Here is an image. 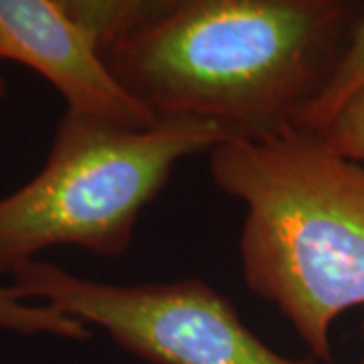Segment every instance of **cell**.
<instances>
[{"mask_svg": "<svg viewBox=\"0 0 364 364\" xmlns=\"http://www.w3.org/2000/svg\"><path fill=\"white\" fill-rule=\"evenodd\" d=\"M363 330H364V324H363ZM363 364H364V360H363Z\"/></svg>", "mask_w": 364, "mask_h": 364, "instance_id": "obj_11", "label": "cell"}, {"mask_svg": "<svg viewBox=\"0 0 364 364\" xmlns=\"http://www.w3.org/2000/svg\"><path fill=\"white\" fill-rule=\"evenodd\" d=\"M364 90V9L352 28L348 45L340 57L338 65L330 75L324 91L306 112L299 132L318 134L330 124V119Z\"/></svg>", "mask_w": 364, "mask_h": 364, "instance_id": "obj_7", "label": "cell"}, {"mask_svg": "<svg viewBox=\"0 0 364 364\" xmlns=\"http://www.w3.org/2000/svg\"><path fill=\"white\" fill-rule=\"evenodd\" d=\"M223 142L208 126L122 130L65 112L43 170L0 198V275H13L55 245L124 255L142 210L166 186L174 166Z\"/></svg>", "mask_w": 364, "mask_h": 364, "instance_id": "obj_3", "label": "cell"}, {"mask_svg": "<svg viewBox=\"0 0 364 364\" xmlns=\"http://www.w3.org/2000/svg\"><path fill=\"white\" fill-rule=\"evenodd\" d=\"M4 59L47 79L65 97L67 112L122 130L154 126L112 77L102 53L63 0H0V61Z\"/></svg>", "mask_w": 364, "mask_h": 364, "instance_id": "obj_5", "label": "cell"}, {"mask_svg": "<svg viewBox=\"0 0 364 364\" xmlns=\"http://www.w3.org/2000/svg\"><path fill=\"white\" fill-rule=\"evenodd\" d=\"M63 4L104 55L116 43L160 18L172 0H63Z\"/></svg>", "mask_w": 364, "mask_h": 364, "instance_id": "obj_6", "label": "cell"}, {"mask_svg": "<svg viewBox=\"0 0 364 364\" xmlns=\"http://www.w3.org/2000/svg\"><path fill=\"white\" fill-rule=\"evenodd\" d=\"M13 286L23 298L102 328L152 364H318L272 350L229 298L203 279L119 286L33 259L13 273Z\"/></svg>", "mask_w": 364, "mask_h": 364, "instance_id": "obj_4", "label": "cell"}, {"mask_svg": "<svg viewBox=\"0 0 364 364\" xmlns=\"http://www.w3.org/2000/svg\"><path fill=\"white\" fill-rule=\"evenodd\" d=\"M363 9L356 0H172L102 59L154 126L196 124L225 142H265L299 130Z\"/></svg>", "mask_w": 364, "mask_h": 364, "instance_id": "obj_1", "label": "cell"}, {"mask_svg": "<svg viewBox=\"0 0 364 364\" xmlns=\"http://www.w3.org/2000/svg\"><path fill=\"white\" fill-rule=\"evenodd\" d=\"M316 136H320L338 156L364 166V90L356 93Z\"/></svg>", "mask_w": 364, "mask_h": 364, "instance_id": "obj_9", "label": "cell"}, {"mask_svg": "<svg viewBox=\"0 0 364 364\" xmlns=\"http://www.w3.org/2000/svg\"><path fill=\"white\" fill-rule=\"evenodd\" d=\"M6 91H9V87H6V79H4L2 71H0V104H2L4 97H6Z\"/></svg>", "mask_w": 364, "mask_h": 364, "instance_id": "obj_10", "label": "cell"}, {"mask_svg": "<svg viewBox=\"0 0 364 364\" xmlns=\"http://www.w3.org/2000/svg\"><path fill=\"white\" fill-rule=\"evenodd\" d=\"M210 178L245 205L243 277L318 363L334 364L332 324L364 306V166L308 132L208 152Z\"/></svg>", "mask_w": 364, "mask_h": 364, "instance_id": "obj_2", "label": "cell"}, {"mask_svg": "<svg viewBox=\"0 0 364 364\" xmlns=\"http://www.w3.org/2000/svg\"><path fill=\"white\" fill-rule=\"evenodd\" d=\"M0 328L25 336L47 334L65 340L91 338L87 326L51 306L23 298L13 284L0 286Z\"/></svg>", "mask_w": 364, "mask_h": 364, "instance_id": "obj_8", "label": "cell"}]
</instances>
